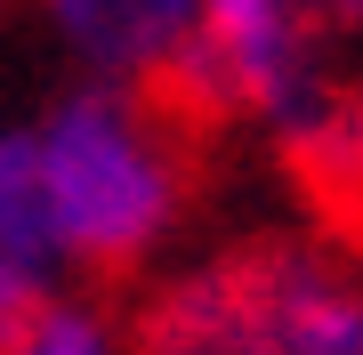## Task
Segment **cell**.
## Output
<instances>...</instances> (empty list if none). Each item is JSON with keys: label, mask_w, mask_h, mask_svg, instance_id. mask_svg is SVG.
<instances>
[{"label": "cell", "mask_w": 363, "mask_h": 355, "mask_svg": "<svg viewBox=\"0 0 363 355\" xmlns=\"http://www.w3.org/2000/svg\"><path fill=\"white\" fill-rule=\"evenodd\" d=\"M49 291H65V259H57L49 210L33 186V145H25V121H0V347Z\"/></svg>", "instance_id": "4"}, {"label": "cell", "mask_w": 363, "mask_h": 355, "mask_svg": "<svg viewBox=\"0 0 363 355\" xmlns=\"http://www.w3.org/2000/svg\"><path fill=\"white\" fill-rule=\"evenodd\" d=\"M298 57H307V81L323 97V121L363 106V0H283Z\"/></svg>", "instance_id": "5"}, {"label": "cell", "mask_w": 363, "mask_h": 355, "mask_svg": "<svg viewBox=\"0 0 363 355\" xmlns=\"http://www.w3.org/2000/svg\"><path fill=\"white\" fill-rule=\"evenodd\" d=\"M0 355H130V331L105 315L97 299H81V291H49V299L16 323V339Z\"/></svg>", "instance_id": "6"}, {"label": "cell", "mask_w": 363, "mask_h": 355, "mask_svg": "<svg viewBox=\"0 0 363 355\" xmlns=\"http://www.w3.org/2000/svg\"><path fill=\"white\" fill-rule=\"evenodd\" d=\"M130 355H283L267 299V235L169 275L130 315Z\"/></svg>", "instance_id": "2"}, {"label": "cell", "mask_w": 363, "mask_h": 355, "mask_svg": "<svg viewBox=\"0 0 363 355\" xmlns=\"http://www.w3.org/2000/svg\"><path fill=\"white\" fill-rule=\"evenodd\" d=\"M33 186L49 210L57 259L73 275H138L186 218V121L145 89L113 81H65L33 121Z\"/></svg>", "instance_id": "1"}, {"label": "cell", "mask_w": 363, "mask_h": 355, "mask_svg": "<svg viewBox=\"0 0 363 355\" xmlns=\"http://www.w3.org/2000/svg\"><path fill=\"white\" fill-rule=\"evenodd\" d=\"M33 9L49 40L81 65V81H113L145 97H162L202 25V0H33Z\"/></svg>", "instance_id": "3"}]
</instances>
